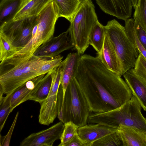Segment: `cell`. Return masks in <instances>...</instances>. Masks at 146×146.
Returning <instances> with one entry per match:
<instances>
[{"mask_svg":"<svg viewBox=\"0 0 146 146\" xmlns=\"http://www.w3.org/2000/svg\"><path fill=\"white\" fill-rule=\"evenodd\" d=\"M75 78L91 112H104L116 109L132 96L126 82L108 69L97 56L81 55Z\"/></svg>","mask_w":146,"mask_h":146,"instance_id":"1","label":"cell"},{"mask_svg":"<svg viewBox=\"0 0 146 146\" xmlns=\"http://www.w3.org/2000/svg\"><path fill=\"white\" fill-rule=\"evenodd\" d=\"M141 108L132 95L130 99L118 108L104 112L90 113L88 123H98L117 129L121 126H128L146 132V119L141 113Z\"/></svg>","mask_w":146,"mask_h":146,"instance_id":"2","label":"cell"},{"mask_svg":"<svg viewBox=\"0 0 146 146\" xmlns=\"http://www.w3.org/2000/svg\"><path fill=\"white\" fill-rule=\"evenodd\" d=\"M38 63L32 57L29 59L11 57L1 62L0 88L4 94H10L27 81L37 76Z\"/></svg>","mask_w":146,"mask_h":146,"instance_id":"3","label":"cell"},{"mask_svg":"<svg viewBox=\"0 0 146 146\" xmlns=\"http://www.w3.org/2000/svg\"><path fill=\"white\" fill-rule=\"evenodd\" d=\"M59 17L57 9L52 1L38 15L31 39L24 47L9 57L30 59L41 45L53 36L56 22Z\"/></svg>","mask_w":146,"mask_h":146,"instance_id":"4","label":"cell"},{"mask_svg":"<svg viewBox=\"0 0 146 146\" xmlns=\"http://www.w3.org/2000/svg\"><path fill=\"white\" fill-rule=\"evenodd\" d=\"M95 8L91 0L82 1L68 28L74 48L81 54H83L88 47L89 35L98 21Z\"/></svg>","mask_w":146,"mask_h":146,"instance_id":"5","label":"cell"},{"mask_svg":"<svg viewBox=\"0 0 146 146\" xmlns=\"http://www.w3.org/2000/svg\"><path fill=\"white\" fill-rule=\"evenodd\" d=\"M91 112L84 95L73 78L66 90L58 118L64 124L72 121L79 127L87 124Z\"/></svg>","mask_w":146,"mask_h":146,"instance_id":"6","label":"cell"},{"mask_svg":"<svg viewBox=\"0 0 146 146\" xmlns=\"http://www.w3.org/2000/svg\"><path fill=\"white\" fill-rule=\"evenodd\" d=\"M104 28L119 60L123 76L134 67L139 52L129 38L125 27L116 20L109 21Z\"/></svg>","mask_w":146,"mask_h":146,"instance_id":"7","label":"cell"},{"mask_svg":"<svg viewBox=\"0 0 146 146\" xmlns=\"http://www.w3.org/2000/svg\"><path fill=\"white\" fill-rule=\"evenodd\" d=\"M63 62L50 71L52 78L51 88L46 99L40 104L38 122L49 125L57 117L58 112V92L60 84Z\"/></svg>","mask_w":146,"mask_h":146,"instance_id":"8","label":"cell"},{"mask_svg":"<svg viewBox=\"0 0 146 146\" xmlns=\"http://www.w3.org/2000/svg\"><path fill=\"white\" fill-rule=\"evenodd\" d=\"M37 19L38 15L4 23L1 25L0 32L7 36L13 45L21 49L31 38Z\"/></svg>","mask_w":146,"mask_h":146,"instance_id":"9","label":"cell"},{"mask_svg":"<svg viewBox=\"0 0 146 146\" xmlns=\"http://www.w3.org/2000/svg\"><path fill=\"white\" fill-rule=\"evenodd\" d=\"M68 29L57 36H53L41 45L33 56L40 58L51 57L57 56L65 50L74 48L70 38L67 36Z\"/></svg>","mask_w":146,"mask_h":146,"instance_id":"10","label":"cell"},{"mask_svg":"<svg viewBox=\"0 0 146 146\" xmlns=\"http://www.w3.org/2000/svg\"><path fill=\"white\" fill-rule=\"evenodd\" d=\"M64 127V123L60 121L48 128L31 134L21 142L20 146H52L60 139Z\"/></svg>","mask_w":146,"mask_h":146,"instance_id":"11","label":"cell"},{"mask_svg":"<svg viewBox=\"0 0 146 146\" xmlns=\"http://www.w3.org/2000/svg\"><path fill=\"white\" fill-rule=\"evenodd\" d=\"M105 13L124 21L131 15L138 0H95Z\"/></svg>","mask_w":146,"mask_h":146,"instance_id":"12","label":"cell"},{"mask_svg":"<svg viewBox=\"0 0 146 146\" xmlns=\"http://www.w3.org/2000/svg\"><path fill=\"white\" fill-rule=\"evenodd\" d=\"M45 75L39 76L27 81L11 93L10 101L12 111L17 106L30 100L39 87Z\"/></svg>","mask_w":146,"mask_h":146,"instance_id":"13","label":"cell"},{"mask_svg":"<svg viewBox=\"0 0 146 146\" xmlns=\"http://www.w3.org/2000/svg\"><path fill=\"white\" fill-rule=\"evenodd\" d=\"M117 130L100 124L91 123L79 127L77 133L82 139L92 146L95 141Z\"/></svg>","mask_w":146,"mask_h":146,"instance_id":"14","label":"cell"},{"mask_svg":"<svg viewBox=\"0 0 146 146\" xmlns=\"http://www.w3.org/2000/svg\"><path fill=\"white\" fill-rule=\"evenodd\" d=\"M97 56L108 69L120 77L122 76L119 60L109 37L105 32L102 49L100 53L98 54Z\"/></svg>","mask_w":146,"mask_h":146,"instance_id":"15","label":"cell"},{"mask_svg":"<svg viewBox=\"0 0 146 146\" xmlns=\"http://www.w3.org/2000/svg\"><path fill=\"white\" fill-rule=\"evenodd\" d=\"M123 76L132 95L136 98L142 108L146 111V82L137 76L132 68Z\"/></svg>","mask_w":146,"mask_h":146,"instance_id":"16","label":"cell"},{"mask_svg":"<svg viewBox=\"0 0 146 146\" xmlns=\"http://www.w3.org/2000/svg\"><path fill=\"white\" fill-rule=\"evenodd\" d=\"M81 56L77 52L70 53L62 61L60 84L63 91V98L67 86L77 72Z\"/></svg>","mask_w":146,"mask_h":146,"instance_id":"17","label":"cell"},{"mask_svg":"<svg viewBox=\"0 0 146 146\" xmlns=\"http://www.w3.org/2000/svg\"><path fill=\"white\" fill-rule=\"evenodd\" d=\"M118 131L123 146H146V132L124 126H120Z\"/></svg>","mask_w":146,"mask_h":146,"instance_id":"18","label":"cell"},{"mask_svg":"<svg viewBox=\"0 0 146 146\" xmlns=\"http://www.w3.org/2000/svg\"><path fill=\"white\" fill-rule=\"evenodd\" d=\"M53 0H25L13 20L16 21L37 15Z\"/></svg>","mask_w":146,"mask_h":146,"instance_id":"19","label":"cell"},{"mask_svg":"<svg viewBox=\"0 0 146 146\" xmlns=\"http://www.w3.org/2000/svg\"><path fill=\"white\" fill-rule=\"evenodd\" d=\"M25 0H1L0 3L1 25L13 20Z\"/></svg>","mask_w":146,"mask_h":146,"instance_id":"20","label":"cell"},{"mask_svg":"<svg viewBox=\"0 0 146 146\" xmlns=\"http://www.w3.org/2000/svg\"><path fill=\"white\" fill-rule=\"evenodd\" d=\"M59 17H63L70 22L81 2L78 0H53Z\"/></svg>","mask_w":146,"mask_h":146,"instance_id":"21","label":"cell"},{"mask_svg":"<svg viewBox=\"0 0 146 146\" xmlns=\"http://www.w3.org/2000/svg\"><path fill=\"white\" fill-rule=\"evenodd\" d=\"M105 36L104 26L98 21L92 29L89 37V45L93 47L98 54L100 53L101 52Z\"/></svg>","mask_w":146,"mask_h":146,"instance_id":"22","label":"cell"},{"mask_svg":"<svg viewBox=\"0 0 146 146\" xmlns=\"http://www.w3.org/2000/svg\"><path fill=\"white\" fill-rule=\"evenodd\" d=\"M52 78L50 72L45 74L41 80L40 85L29 100L39 102L40 104L47 98L50 90Z\"/></svg>","mask_w":146,"mask_h":146,"instance_id":"23","label":"cell"},{"mask_svg":"<svg viewBox=\"0 0 146 146\" xmlns=\"http://www.w3.org/2000/svg\"><path fill=\"white\" fill-rule=\"evenodd\" d=\"M125 21L126 33L134 47L146 59V50L140 42L136 34L133 18H129Z\"/></svg>","mask_w":146,"mask_h":146,"instance_id":"24","label":"cell"},{"mask_svg":"<svg viewBox=\"0 0 146 146\" xmlns=\"http://www.w3.org/2000/svg\"><path fill=\"white\" fill-rule=\"evenodd\" d=\"M21 49L15 46L5 34L0 32V61L13 55Z\"/></svg>","mask_w":146,"mask_h":146,"instance_id":"25","label":"cell"},{"mask_svg":"<svg viewBox=\"0 0 146 146\" xmlns=\"http://www.w3.org/2000/svg\"><path fill=\"white\" fill-rule=\"evenodd\" d=\"M64 127L60 137V143L58 146H66L78 134L77 130L79 126L72 121L64 124Z\"/></svg>","mask_w":146,"mask_h":146,"instance_id":"26","label":"cell"},{"mask_svg":"<svg viewBox=\"0 0 146 146\" xmlns=\"http://www.w3.org/2000/svg\"><path fill=\"white\" fill-rule=\"evenodd\" d=\"M121 146L122 143L118 130L94 142L92 146Z\"/></svg>","mask_w":146,"mask_h":146,"instance_id":"27","label":"cell"},{"mask_svg":"<svg viewBox=\"0 0 146 146\" xmlns=\"http://www.w3.org/2000/svg\"><path fill=\"white\" fill-rule=\"evenodd\" d=\"M135 9L133 19L146 32V0H138Z\"/></svg>","mask_w":146,"mask_h":146,"instance_id":"28","label":"cell"},{"mask_svg":"<svg viewBox=\"0 0 146 146\" xmlns=\"http://www.w3.org/2000/svg\"><path fill=\"white\" fill-rule=\"evenodd\" d=\"M10 94L6 95L0 103V131L3 129L7 118L12 111L10 104Z\"/></svg>","mask_w":146,"mask_h":146,"instance_id":"29","label":"cell"},{"mask_svg":"<svg viewBox=\"0 0 146 146\" xmlns=\"http://www.w3.org/2000/svg\"><path fill=\"white\" fill-rule=\"evenodd\" d=\"M63 57L60 54L52 57L39 68L37 73V76L46 74L58 66L62 61Z\"/></svg>","mask_w":146,"mask_h":146,"instance_id":"30","label":"cell"},{"mask_svg":"<svg viewBox=\"0 0 146 146\" xmlns=\"http://www.w3.org/2000/svg\"><path fill=\"white\" fill-rule=\"evenodd\" d=\"M139 52L135 66L132 69L137 76L146 82V59Z\"/></svg>","mask_w":146,"mask_h":146,"instance_id":"31","label":"cell"},{"mask_svg":"<svg viewBox=\"0 0 146 146\" xmlns=\"http://www.w3.org/2000/svg\"><path fill=\"white\" fill-rule=\"evenodd\" d=\"M19 114V112H17L11 126L7 134L4 136H2L1 135H0V146H9V145L11 135L16 124Z\"/></svg>","mask_w":146,"mask_h":146,"instance_id":"32","label":"cell"},{"mask_svg":"<svg viewBox=\"0 0 146 146\" xmlns=\"http://www.w3.org/2000/svg\"><path fill=\"white\" fill-rule=\"evenodd\" d=\"M134 20L137 36L140 42L146 50V32L139 22L135 19Z\"/></svg>","mask_w":146,"mask_h":146,"instance_id":"33","label":"cell"},{"mask_svg":"<svg viewBox=\"0 0 146 146\" xmlns=\"http://www.w3.org/2000/svg\"><path fill=\"white\" fill-rule=\"evenodd\" d=\"M66 146H91V145L82 139L77 134Z\"/></svg>","mask_w":146,"mask_h":146,"instance_id":"34","label":"cell"},{"mask_svg":"<svg viewBox=\"0 0 146 146\" xmlns=\"http://www.w3.org/2000/svg\"><path fill=\"white\" fill-rule=\"evenodd\" d=\"M78 1H79L80 2H81L82 1L84 0H78Z\"/></svg>","mask_w":146,"mask_h":146,"instance_id":"35","label":"cell"}]
</instances>
